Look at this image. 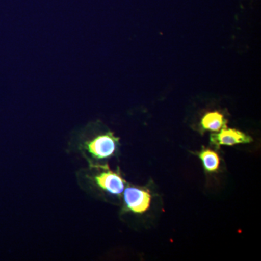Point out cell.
Returning a JSON list of instances; mask_svg holds the SVG:
<instances>
[{"label": "cell", "mask_w": 261, "mask_h": 261, "mask_svg": "<svg viewBox=\"0 0 261 261\" xmlns=\"http://www.w3.org/2000/svg\"><path fill=\"white\" fill-rule=\"evenodd\" d=\"M118 142L119 139L112 132H108L84 142L83 149L94 159H106L116 153Z\"/></svg>", "instance_id": "1"}, {"label": "cell", "mask_w": 261, "mask_h": 261, "mask_svg": "<svg viewBox=\"0 0 261 261\" xmlns=\"http://www.w3.org/2000/svg\"><path fill=\"white\" fill-rule=\"evenodd\" d=\"M99 167L102 171L91 177L94 185L102 191L111 195H121L126 185L124 178L122 177L119 172L111 171L107 166H99Z\"/></svg>", "instance_id": "2"}, {"label": "cell", "mask_w": 261, "mask_h": 261, "mask_svg": "<svg viewBox=\"0 0 261 261\" xmlns=\"http://www.w3.org/2000/svg\"><path fill=\"white\" fill-rule=\"evenodd\" d=\"M125 211L135 214H143L148 211L151 203V195L147 189L128 186L123 194Z\"/></svg>", "instance_id": "3"}, {"label": "cell", "mask_w": 261, "mask_h": 261, "mask_svg": "<svg viewBox=\"0 0 261 261\" xmlns=\"http://www.w3.org/2000/svg\"><path fill=\"white\" fill-rule=\"evenodd\" d=\"M218 134L211 135V141L213 145L219 147L221 145L232 146L239 144L250 143L252 139L250 136L233 128H221Z\"/></svg>", "instance_id": "4"}, {"label": "cell", "mask_w": 261, "mask_h": 261, "mask_svg": "<svg viewBox=\"0 0 261 261\" xmlns=\"http://www.w3.org/2000/svg\"><path fill=\"white\" fill-rule=\"evenodd\" d=\"M201 126L205 130L219 132L226 126V121L224 115L218 111L206 113L201 121Z\"/></svg>", "instance_id": "5"}, {"label": "cell", "mask_w": 261, "mask_h": 261, "mask_svg": "<svg viewBox=\"0 0 261 261\" xmlns=\"http://www.w3.org/2000/svg\"><path fill=\"white\" fill-rule=\"evenodd\" d=\"M199 156L206 171L215 172L219 170L221 159L217 152L212 149H203L199 154Z\"/></svg>", "instance_id": "6"}]
</instances>
